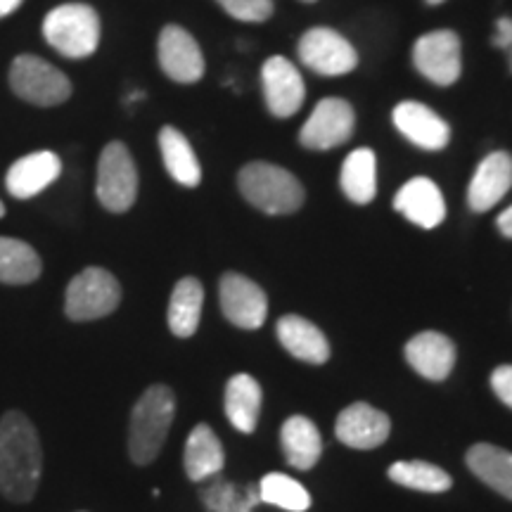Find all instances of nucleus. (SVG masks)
Instances as JSON below:
<instances>
[{
    "label": "nucleus",
    "mask_w": 512,
    "mask_h": 512,
    "mask_svg": "<svg viewBox=\"0 0 512 512\" xmlns=\"http://www.w3.org/2000/svg\"><path fill=\"white\" fill-rule=\"evenodd\" d=\"M299 60L320 76H342L354 72L358 53L342 34L316 27L306 31L299 41Z\"/></svg>",
    "instance_id": "1a4fd4ad"
},
{
    "label": "nucleus",
    "mask_w": 512,
    "mask_h": 512,
    "mask_svg": "<svg viewBox=\"0 0 512 512\" xmlns=\"http://www.w3.org/2000/svg\"><path fill=\"white\" fill-rule=\"evenodd\" d=\"M221 311L228 323L242 330H259L268 313L266 292L240 273H226L219 285Z\"/></svg>",
    "instance_id": "9b49d317"
},
{
    "label": "nucleus",
    "mask_w": 512,
    "mask_h": 512,
    "mask_svg": "<svg viewBox=\"0 0 512 512\" xmlns=\"http://www.w3.org/2000/svg\"><path fill=\"white\" fill-rule=\"evenodd\" d=\"M43 36L60 55L83 60L100 46V17L86 3L57 5L43 19Z\"/></svg>",
    "instance_id": "20e7f679"
},
{
    "label": "nucleus",
    "mask_w": 512,
    "mask_h": 512,
    "mask_svg": "<svg viewBox=\"0 0 512 512\" xmlns=\"http://www.w3.org/2000/svg\"><path fill=\"white\" fill-rule=\"evenodd\" d=\"M389 430H392V425H389L387 415L363 401L344 408L335 425L337 439L351 448H361V451L384 444Z\"/></svg>",
    "instance_id": "dca6fc26"
},
{
    "label": "nucleus",
    "mask_w": 512,
    "mask_h": 512,
    "mask_svg": "<svg viewBox=\"0 0 512 512\" xmlns=\"http://www.w3.org/2000/svg\"><path fill=\"white\" fill-rule=\"evenodd\" d=\"M496 226H498V230H501V233L505 235V238L512 240V207H508V209L503 211L501 216H498Z\"/></svg>",
    "instance_id": "f704fd0d"
},
{
    "label": "nucleus",
    "mask_w": 512,
    "mask_h": 512,
    "mask_svg": "<svg viewBox=\"0 0 512 512\" xmlns=\"http://www.w3.org/2000/svg\"><path fill=\"white\" fill-rule=\"evenodd\" d=\"M62 174V162L55 152L41 150L34 155L17 159L5 176V188L17 200H31L55 183Z\"/></svg>",
    "instance_id": "a211bd4d"
},
{
    "label": "nucleus",
    "mask_w": 512,
    "mask_h": 512,
    "mask_svg": "<svg viewBox=\"0 0 512 512\" xmlns=\"http://www.w3.org/2000/svg\"><path fill=\"white\" fill-rule=\"evenodd\" d=\"M183 465L185 475L192 482H207V479L221 475L223 465H226V453L219 437L209 425H197L190 432L188 441H185V453H183Z\"/></svg>",
    "instance_id": "412c9836"
},
{
    "label": "nucleus",
    "mask_w": 512,
    "mask_h": 512,
    "mask_svg": "<svg viewBox=\"0 0 512 512\" xmlns=\"http://www.w3.org/2000/svg\"><path fill=\"white\" fill-rule=\"evenodd\" d=\"M204 287L197 278L178 280L169 302V330L176 337L188 339L200 328Z\"/></svg>",
    "instance_id": "a878e982"
},
{
    "label": "nucleus",
    "mask_w": 512,
    "mask_h": 512,
    "mask_svg": "<svg viewBox=\"0 0 512 512\" xmlns=\"http://www.w3.org/2000/svg\"><path fill=\"white\" fill-rule=\"evenodd\" d=\"M3 216H5V204L0 202V219H3Z\"/></svg>",
    "instance_id": "4c0bfd02"
},
{
    "label": "nucleus",
    "mask_w": 512,
    "mask_h": 512,
    "mask_svg": "<svg viewBox=\"0 0 512 512\" xmlns=\"http://www.w3.org/2000/svg\"><path fill=\"white\" fill-rule=\"evenodd\" d=\"M159 150L169 176L183 188H197L202 181V166L192 150L190 140L174 126H164L159 131Z\"/></svg>",
    "instance_id": "4be33fe9"
},
{
    "label": "nucleus",
    "mask_w": 512,
    "mask_h": 512,
    "mask_svg": "<svg viewBox=\"0 0 512 512\" xmlns=\"http://www.w3.org/2000/svg\"><path fill=\"white\" fill-rule=\"evenodd\" d=\"M302 3H316V0H302Z\"/></svg>",
    "instance_id": "58836bf2"
},
{
    "label": "nucleus",
    "mask_w": 512,
    "mask_h": 512,
    "mask_svg": "<svg viewBox=\"0 0 512 512\" xmlns=\"http://www.w3.org/2000/svg\"><path fill=\"white\" fill-rule=\"evenodd\" d=\"M95 195L102 207L112 214H124L136 204L138 169L124 143H110L102 150Z\"/></svg>",
    "instance_id": "0eeeda50"
},
{
    "label": "nucleus",
    "mask_w": 512,
    "mask_h": 512,
    "mask_svg": "<svg viewBox=\"0 0 512 512\" xmlns=\"http://www.w3.org/2000/svg\"><path fill=\"white\" fill-rule=\"evenodd\" d=\"M494 46L508 50V53H510V72H512V19L510 17H501L496 22Z\"/></svg>",
    "instance_id": "72a5a7b5"
},
{
    "label": "nucleus",
    "mask_w": 512,
    "mask_h": 512,
    "mask_svg": "<svg viewBox=\"0 0 512 512\" xmlns=\"http://www.w3.org/2000/svg\"><path fill=\"white\" fill-rule=\"evenodd\" d=\"M342 190L354 204H368L377 195V157L370 147H358L342 164Z\"/></svg>",
    "instance_id": "bb28decb"
},
{
    "label": "nucleus",
    "mask_w": 512,
    "mask_h": 512,
    "mask_svg": "<svg viewBox=\"0 0 512 512\" xmlns=\"http://www.w3.org/2000/svg\"><path fill=\"white\" fill-rule=\"evenodd\" d=\"M280 441H283L285 460L294 470H311L323 453V439H320L318 427L304 415H292L285 420Z\"/></svg>",
    "instance_id": "5701e85b"
},
{
    "label": "nucleus",
    "mask_w": 512,
    "mask_h": 512,
    "mask_svg": "<svg viewBox=\"0 0 512 512\" xmlns=\"http://www.w3.org/2000/svg\"><path fill=\"white\" fill-rule=\"evenodd\" d=\"M10 86L17 98L38 107H55L69 100L72 83L60 69L38 55H19L10 67Z\"/></svg>",
    "instance_id": "423d86ee"
},
{
    "label": "nucleus",
    "mask_w": 512,
    "mask_h": 512,
    "mask_svg": "<svg viewBox=\"0 0 512 512\" xmlns=\"http://www.w3.org/2000/svg\"><path fill=\"white\" fill-rule=\"evenodd\" d=\"M200 498L209 512H254L261 503L259 486H242L228 482L221 475L207 479Z\"/></svg>",
    "instance_id": "c85d7f7f"
},
{
    "label": "nucleus",
    "mask_w": 512,
    "mask_h": 512,
    "mask_svg": "<svg viewBox=\"0 0 512 512\" xmlns=\"http://www.w3.org/2000/svg\"><path fill=\"white\" fill-rule=\"evenodd\" d=\"M261 503L275 505L290 512H306L311 508V496L297 479L283 475V472H268L259 482Z\"/></svg>",
    "instance_id": "7c9ffc66"
},
{
    "label": "nucleus",
    "mask_w": 512,
    "mask_h": 512,
    "mask_svg": "<svg viewBox=\"0 0 512 512\" xmlns=\"http://www.w3.org/2000/svg\"><path fill=\"white\" fill-rule=\"evenodd\" d=\"M356 114L354 107L342 98H325L306 121L299 140L309 150H335L354 136Z\"/></svg>",
    "instance_id": "9d476101"
},
{
    "label": "nucleus",
    "mask_w": 512,
    "mask_h": 512,
    "mask_svg": "<svg viewBox=\"0 0 512 512\" xmlns=\"http://www.w3.org/2000/svg\"><path fill=\"white\" fill-rule=\"evenodd\" d=\"M259 382L252 375H233L226 384V415L230 425L242 434H252L256 430L261 413Z\"/></svg>",
    "instance_id": "b1692460"
},
{
    "label": "nucleus",
    "mask_w": 512,
    "mask_h": 512,
    "mask_svg": "<svg viewBox=\"0 0 512 512\" xmlns=\"http://www.w3.org/2000/svg\"><path fill=\"white\" fill-rule=\"evenodd\" d=\"M216 3L240 22H266L273 15V0H216Z\"/></svg>",
    "instance_id": "2f4dec72"
},
{
    "label": "nucleus",
    "mask_w": 512,
    "mask_h": 512,
    "mask_svg": "<svg viewBox=\"0 0 512 512\" xmlns=\"http://www.w3.org/2000/svg\"><path fill=\"white\" fill-rule=\"evenodd\" d=\"M22 3L24 0H0V17L12 15V12H15Z\"/></svg>",
    "instance_id": "c9c22d12"
},
{
    "label": "nucleus",
    "mask_w": 512,
    "mask_h": 512,
    "mask_svg": "<svg viewBox=\"0 0 512 512\" xmlns=\"http://www.w3.org/2000/svg\"><path fill=\"white\" fill-rule=\"evenodd\" d=\"M176 415V396L166 384H152L145 389L131 413V430H128V453L136 465H150L157 460L171 422Z\"/></svg>",
    "instance_id": "f03ea898"
},
{
    "label": "nucleus",
    "mask_w": 512,
    "mask_h": 512,
    "mask_svg": "<svg viewBox=\"0 0 512 512\" xmlns=\"http://www.w3.org/2000/svg\"><path fill=\"white\" fill-rule=\"evenodd\" d=\"M242 197L264 214H294L304 204V188L297 176L268 162H252L242 166L238 174Z\"/></svg>",
    "instance_id": "7ed1b4c3"
},
{
    "label": "nucleus",
    "mask_w": 512,
    "mask_h": 512,
    "mask_svg": "<svg viewBox=\"0 0 512 512\" xmlns=\"http://www.w3.org/2000/svg\"><path fill=\"white\" fill-rule=\"evenodd\" d=\"M43 472L41 439L31 420L19 411L0 418V494L12 503L34 498Z\"/></svg>",
    "instance_id": "f257e3e1"
},
{
    "label": "nucleus",
    "mask_w": 512,
    "mask_h": 512,
    "mask_svg": "<svg viewBox=\"0 0 512 512\" xmlns=\"http://www.w3.org/2000/svg\"><path fill=\"white\" fill-rule=\"evenodd\" d=\"M41 271V256L34 247L15 238H0V283L29 285Z\"/></svg>",
    "instance_id": "cd10ccee"
},
{
    "label": "nucleus",
    "mask_w": 512,
    "mask_h": 512,
    "mask_svg": "<svg viewBox=\"0 0 512 512\" xmlns=\"http://www.w3.org/2000/svg\"><path fill=\"white\" fill-rule=\"evenodd\" d=\"M512 188V155L503 150L491 152L479 162L470 188H467V204L477 214L494 209Z\"/></svg>",
    "instance_id": "4468645a"
},
{
    "label": "nucleus",
    "mask_w": 512,
    "mask_h": 512,
    "mask_svg": "<svg viewBox=\"0 0 512 512\" xmlns=\"http://www.w3.org/2000/svg\"><path fill=\"white\" fill-rule=\"evenodd\" d=\"M264 98L273 117L287 119L302 110L306 98V86L302 74L283 55H275L264 62L261 69Z\"/></svg>",
    "instance_id": "ddd939ff"
},
{
    "label": "nucleus",
    "mask_w": 512,
    "mask_h": 512,
    "mask_svg": "<svg viewBox=\"0 0 512 512\" xmlns=\"http://www.w3.org/2000/svg\"><path fill=\"white\" fill-rule=\"evenodd\" d=\"M159 67L176 83H195L204 76V55L195 36L178 24L162 29L157 43Z\"/></svg>",
    "instance_id": "f8f14e48"
},
{
    "label": "nucleus",
    "mask_w": 512,
    "mask_h": 512,
    "mask_svg": "<svg viewBox=\"0 0 512 512\" xmlns=\"http://www.w3.org/2000/svg\"><path fill=\"white\" fill-rule=\"evenodd\" d=\"M394 209L415 226L432 230L446 219V202L439 185L430 178H413L396 192Z\"/></svg>",
    "instance_id": "f3484780"
},
{
    "label": "nucleus",
    "mask_w": 512,
    "mask_h": 512,
    "mask_svg": "<svg viewBox=\"0 0 512 512\" xmlns=\"http://www.w3.org/2000/svg\"><path fill=\"white\" fill-rule=\"evenodd\" d=\"M278 339L280 344L290 351L294 358L304 363H313L320 366L330 358V344L328 337L320 332V328L302 316H283L278 320Z\"/></svg>",
    "instance_id": "aec40b11"
},
{
    "label": "nucleus",
    "mask_w": 512,
    "mask_h": 512,
    "mask_svg": "<svg viewBox=\"0 0 512 512\" xmlns=\"http://www.w3.org/2000/svg\"><path fill=\"white\" fill-rule=\"evenodd\" d=\"M467 467L486 486L512 501V453L491 444H477L467 451Z\"/></svg>",
    "instance_id": "393cba45"
},
{
    "label": "nucleus",
    "mask_w": 512,
    "mask_h": 512,
    "mask_svg": "<svg viewBox=\"0 0 512 512\" xmlns=\"http://www.w3.org/2000/svg\"><path fill=\"white\" fill-rule=\"evenodd\" d=\"M427 3H430V5H441V3H446V0H427Z\"/></svg>",
    "instance_id": "e433bc0d"
},
{
    "label": "nucleus",
    "mask_w": 512,
    "mask_h": 512,
    "mask_svg": "<svg viewBox=\"0 0 512 512\" xmlns=\"http://www.w3.org/2000/svg\"><path fill=\"white\" fill-rule=\"evenodd\" d=\"M406 361L425 380L441 382L456 366V344L441 332H420L406 344Z\"/></svg>",
    "instance_id": "6ab92c4d"
},
{
    "label": "nucleus",
    "mask_w": 512,
    "mask_h": 512,
    "mask_svg": "<svg viewBox=\"0 0 512 512\" xmlns=\"http://www.w3.org/2000/svg\"><path fill=\"white\" fill-rule=\"evenodd\" d=\"M491 387L505 406L512 408V366H498L491 375Z\"/></svg>",
    "instance_id": "473e14b6"
},
{
    "label": "nucleus",
    "mask_w": 512,
    "mask_h": 512,
    "mask_svg": "<svg viewBox=\"0 0 512 512\" xmlns=\"http://www.w3.org/2000/svg\"><path fill=\"white\" fill-rule=\"evenodd\" d=\"M418 72L437 86H453L463 72V46L456 31H430L420 36L413 48Z\"/></svg>",
    "instance_id": "6e6552de"
},
{
    "label": "nucleus",
    "mask_w": 512,
    "mask_h": 512,
    "mask_svg": "<svg viewBox=\"0 0 512 512\" xmlns=\"http://www.w3.org/2000/svg\"><path fill=\"white\" fill-rule=\"evenodd\" d=\"M389 479L406 489L425 491V494H441L451 489V475L441 467L425 463V460H408V463H394L389 467Z\"/></svg>",
    "instance_id": "c756f323"
},
{
    "label": "nucleus",
    "mask_w": 512,
    "mask_h": 512,
    "mask_svg": "<svg viewBox=\"0 0 512 512\" xmlns=\"http://www.w3.org/2000/svg\"><path fill=\"white\" fill-rule=\"evenodd\" d=\"M121 302V285L110 271L100 266L83 268L74 275L64 297V313L74 323L98 320L117 311Z\"/></svg>",
    "instance_id": "39448f33"
},
{
    "label": "nucleus",
    "mask_w": 512,
    "mask_h": 512,
    "mask_svg": "<svg viewBox=\"0 0 512 512\" xmlns=\"http://www.w3.org/2000/svg\"><path fill=\"white\" fill-rule=\"evenodd\" d=\"M392 119L401 136L411 140L415 147H422V150H444L448 140H451V128H448L446 121L422 102H399L394 107Z\"/></svg>",
    "instance_id": "2eb2a0df"
}]
</instances>
